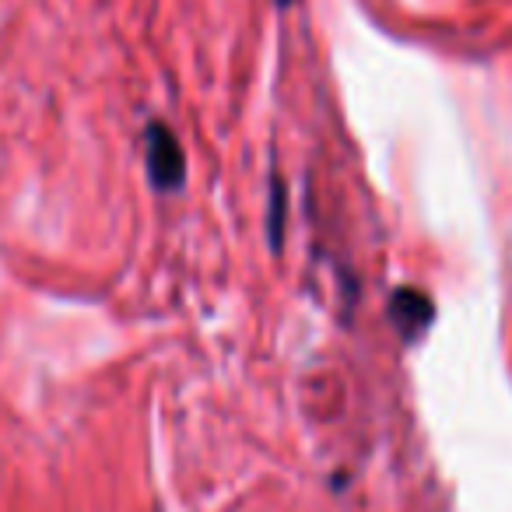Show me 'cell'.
<instances>
[{"label": "cell", "mask_w": 512, "mask_h": 512, "mask_svg": "<svg viewBox=\"0 0 512 512\" xmlns=\"http://www.w3.org/2000/svg\"><path fill=\"white\" fill-rule=\"evenodd\" d=\"M144 158H148V179L155 190L172 193L186 179V155L179 148L176 134L165 123H151L144 134Z\"/></svg>", "instance_id": "obj_1"}, {"label": "cell", "mask_w": 512, "mask_h": 512, "mask_svg": "<svg viewBox=\"0 0 512 512\" xmlns=\"http://www.w3.org/2000/svg\"><path fill=\"white\" fill-rule=\"evenodd\" d=\"M278 4H292V0H278Z\"/></svg>", "instance_id": "obj_3"}, {"label": "cell", "mask_w": 512, "mask_h": 512, "mask_svg": "<svg viewBox=\"0 0 512 512\" xmlns=\"http://www.w3.org/2000/svg\"><path fill=\"white\" fill-rule=\"evenodd\" d=\"M390 316L397 323V330L404 334V341H418L428 327H432V299L421 295L418 288H400L390 299Z\"/></svg>", "instance_id": "obj_2"}]
</instances>
